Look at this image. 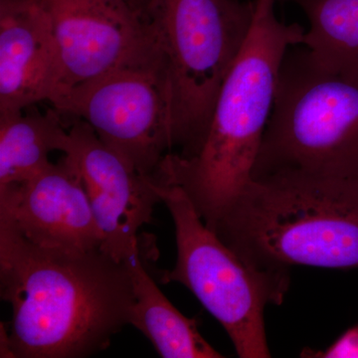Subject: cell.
I'll return each mask as SVG.
<instances>
[{"label":"cell","instance_id":"cell-4","mask_svg":"<svg viewBox=\"0 0 358 358\" xmlns=\"http://www.w3.org/2000/svg\"><path fill=\"white\" fill-rule=\"evenodd\" d=\"M164 63L171 155L188 159L203 143L221 87L248 38L254 1L145 0Z\"/></svg>","mask_w":358,"mask_h":358},{"label":"cell","instance_id":"cell-12","mask_svg":"<svg viewBox=\"0 0 358 358\" xmlns=\"http://www.w3.org/2000/svg\"><path fill=\"white\" fill-rule=\"evenodd\" d=\"M134 301L129 324L150 339L164 358H221L199 334L197 320L174 307L148 274L143 249L129 260Z\"/></svg>","mask_w":358,"mask_h":358},{"label":"cell","instance_id":"cell-2","mask_svg":"<svg viewBox=\"0 0 358 358\" xmlns=\"http://www.w3.org/2000/svg\"><path fill=\"white\" fill-rule=\"evenodd\" d=\"M275 2L254 0L248 38L221 87L199 152L188 159L167 155L154 176L157 185L180 188L210 229L253 180L282 61L305 37V28L278 17Z\"/></svg>","mask_w":358,"mask_h":358},{"label":"cell","instance_id":"cell-11","mask_svg":"<svg viewBox=\"0 0 358 358\" xmlns=\"http://www.w3.org/2000/svg\"><path fill=\"white\" fill-rule=\"evenodd\" d=\"M57 46L41 0H0V114L55 101Z\"/></svg>","mask_w":358,"mask_h":358},{"label":"cell","instance_id":"cell-15","mask_svg":"<svg viewBox=\"0 0 358 358\" xmlns=\"http://www.w3.org/2000/svg\"><path fill=\"white\" fill-rule=\"evenodd\" d=\"M326 357H358V327L346 331L331 348Z\"/></svg>","mask_w":358,"mask_h":358},{"label":"cell","instance_id":"cell-10","mask_svg":"<svg viewBox=\"0 0 358 358\" xmlns=\"http://www.w3.org/2000/svg\"><path fill=\"white\" fill-rule=\"evenodd\" d=\"M0 222L37 246L102 249L103 237L69 155L23 182L0 186Z\"/></svg>","mask_w":358,"mask_h":358},{"label":"cell","instance_id":"cell-1","mask_svg":"<svg viewBox=\"0 0 358 358\" xmlns=\"http://www.w3.org/2000/svg\"><path fill=\"white\" fill-rule=\"evenodd\" d=\"M129 260L37 246L0 222V296L13 310L0 357L83 358L109 348L129 324Z\"/></svg>","mask_w":358,"mask_h":358},{"label":"cell","instance_id":"cell-6","mask_svg":"<svg viewBox=\"0 0 358 358\" xmlns=\"http://www.w3.org/2000/svg\"><path fill=\"white\" fill-rule=\"evenodd\" d=\"M176 226L178 259L160 281L179 282L222 324L238 357H271L264 310L281 303L289 282L252 268L207 227L178 186L155 183Z\"/></svg>","mask_w":358,"mask_h":358},{"label":"cell","instance_id":"cell-16","mask_svg":"<svg viewBox=\"0 0 358 358\" xmlns=\"http://www.w3.org/2000/svg\"><path fill=\"white\" fill-rule=\"evenodd\" d=\"M129 3L131 4L136 9V10H143V7L145 6V0H129Z\"/></svg>","mask_w":358,"mask_h":358},{"label":"cell","instance_id":"cell-8","mask_svg":"<svg viewBox=\"0 0 358 358\" xmlns=\"http://www.w3.org/2000/svg\"><path fill=\"white\" fill-rule=\"evenodd\" d=\"M41 2L57 46L59 90L52 103L78 85L159 52L148 21L129 0Z\"/></svg>","mask_w":358,"mask_h":358},{"label":"cell","instance_id":"cell-3","mask_svg":"<svg viewBox=\"0 0 358 358\" xmlns=\"http://www.w3.org/2000/svg\"><path fill=\"white\" fill-rule=\"evenodd\" d=\"M252 268H358V179H253L211 229Z\"/></svg>","mask_w":358,"mask_h":358},{"label":"cell","instance_id":"cell-5","mask_svg":"<svg viewBox=\"0 0 358 358\" xmlns=\"http://www.w3.org/2000/svg\"><path fill=\"white\" fill-rule=\"evenodd\" d=\"M292 47L252 178L358 179V83L324 72Z\"/></svg>","mask_w":358,"mask_h":358},{"label":"cell","instance_id":"cell-13","mask_svg":"<svg viewBox=\"0 0 358 358\" xmlns=\"http://www.w3.org/2000/svg\"><path fill=\"white\" fill-rule=\"evenodd\" d=\"M55 108L36 105L0 114V186L23 182L51 164L49 155L64 154L69 124Z\"/></svg>","mask_w":358,"mask_h":358},{"label":"cell","instance_id":"cell-7","mask_svg":"<svg viewBox=\"0 0 358 358\" xmlns=\"http://www.w3.org/2000/svg\"><path fill=\"white\" fill-rule=\"evenodd\" d=\"M86 122L136 171L152 178L171 152V107L159 51L70 89L52 103Z\"/></svg>","mask_w":358,"mask_h":358},{"label":"cell","instance_id":"cell-14","mask_svg":"<svg viewBox=\"0 0 358 358\" xmlns=\"http://www.w3.org/2000/svg\"><path fill=\"white\" fill-rule=\"evenodd\" d=\"M308 22L303 44L317 68L358 83V0H294Z\"/></svg>","mask_w":358,"mask_h":358},{"label":"cell","instance_id":"cell-9","mask_svg":"<svg viewBox=\"0 0 358 358\" xmlns=\"http://www.w3.org/2000/svg\"><path fill=\"white\" fill-rule=\"evenodd\" d=\"M64 155L76 166L96 223L103 251L117 262L140 252V230L162 200L152 178L143 176L108 148L86 122L71 120Z\"/></svg>","mask_w":358,"mask_h":358}]
</instances>
